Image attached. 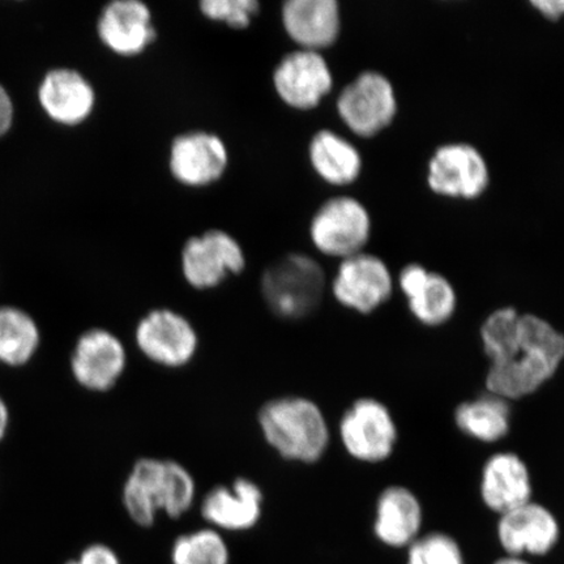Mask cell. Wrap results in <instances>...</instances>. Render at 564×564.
<instances>
[{"label": "cell", "mask_w": 564, "mask_h": 564, "mask_svg": "<svg viewBox=\"0 0 564 564\" xmlns=\"http://www.w3.org/2000/svg\"><path fill=\"white\" fill-rule=\"evenodd\" d=\"M229 153L220 137L189 131L173 140L169 167L176 181L188 187H204L221 180Z\"/></svg>", "instance_id": "cell-13"}, {"label": "cell", "mask_w": 564, "mask_h": 564, "mask_svg": "<svg viewBox=\"0 0 564 564\" xmlns=\"http://www.w3.org/2000/svg\"><path fill=\"white\" fill-rule=\"evenodd\" d=\"M40 343V329L31 315L17 307H0V364L23 366L30 362Z\"/></svg>", "instance_id": "cell-25"}, {"label": "cell", "mask_w": 564, "mask_h": 564, "mask_svg": "<svg viewBox=\"0 0 564 564\" xmlns=\"http://www.w3.org/2000/svg\"><path fill=\"white\" fill-rule=\"evenodd\" d=\"M12 102L9 95L2 86H0V137H3L10 130L12 123Z\"/></svg>", "instance_id": "cell-31"}, {"label": "cell", "mask_w": 564, "mask_h": 564, "mask_svg": "<svg viewBox=\"0 0 564 564\" xmlns=\"http://www.w3.org/2000/svg\"><path fill=\"white\" fill-rule=\"evenodd\" d=\"M455 420L465 434L482 442H497L509 433L510 406L506 399L489 393L458 406Z\"/></svg>", "instance_id": "cell-24"}, {"label": "cell", "mask_w": 564, "mask_h": 564, "mask_svg": "<svg viewBox=\"0 0 564 564\" xmlns=\"http://www.w3.org/2000/svg\"><path fill=\"white\" fill-rule=\"evenodd\" d=\"M422 524L419 499L411 490L393 486L378 500L376 534L383 544L393 547L412 545Z\"/></svg>", "instance_id": "cell-22"}, {"label": "cell", "mask_w": 564, "mask_h": 564, "mask_svg": "<svg viewBox=\"0 0 564 564\" xmlns=\"http://www.w3.org/2000/svg\"><path fill=\"white\" fill-rule=\"evenodd\" d=\"M42 108L55 122L74 126L89 117L94 110L95 90L74 69H54L40 88Z\"/></svg>", "instance_id": "cell-20"}, {"label": "cell", "mask_w": 564, "mask_h": 564, "mask_svg": "<svg viewBox=\"0 0 564 564\" xmlns=\"http://www.w3.org/2000/svg\"><path fill=\"white\" fill-rule=\"evenodd\" d=\"M66 564H122V562L115 550L108 545L94 544L84 550L79 558Z\"/></svg>", "instance_id": "cell-29"}, {"label": "cell", "mask_w": 564, "mask_h": 564, "mask_svg": "<svg viewBox=\"0 0 564 564\" xmlns=\"http://www.w3.org/2000/svg\"><path fill=\"white\" fill-rule=\"evenodd\" d=\"M135 341L143 356L167 369H180L193 361L199 336L192 322L171 308H156L141 317Z\"/></svg>", "instance_id": "cell-7"}, {"label": "cell", "mask_w": 564, "mask_h": 564, "mask_svg": "<svg viewBox=\"0 0 564 564\" xmlns=\"http://www.w3.org/2000/svg\"><path fill=\"white\" fill-rule=\"evenodd\" d=\"M97 30L104 44L123 56L144 53L156 40L150 7L140 0H116L106 6Z\"/></svg>", "instance_id": "cell-16"}, {"label": "cell", "mask_w": 564, "mask_h": 564, "mask_svg": "<svg viewBox=\"0 0 564 564\" xmlns=\"http://www.w3.org/2000/svg\"><path fill=\"white\" fill-rule=\"evenodd\" d=\"M264 494L252 479L239 477L203 498L202 517L210 528L225 532H247L262 519Z\"/></svg>", "instance_id": "cell-15"}, {"label": "cell", "mask_w": 564, "mask_h": 564, "mask_svg": "<svg viewBox=\"0 0 564 564\" xmlns=\"http://www.w3.org/2000/svg\"><path fill=\"white\" fill-rule=\"evenodd\" d=\"M408 564H464L457 542L444 533L415 540L409 549Z\"/></svg>", "instance_id": "cell-27"}, {"label": "cell", "mask_w": 564, "mask_h": 564, "mask_svg": "<svg viewBox=\"0 0 564 564\" xmlns=\"http://www.w3.org/2000/svg\"><path fill=\"white\" fill-rule=\"evenodd\" d=\"M326 276L314 259L289 253L273 262L263 273L262 294L273 314L297 321L319 307Z\"/></svg>", "instance_id": "cell-4"}, {"label": "cell", "mask_w": 564, "mask_h": 564, "mask_svg": "<svg viewBox=\"0 0 564 564\" xmlns=\"http://www.w3.org/2000/svg\"><path fill=\"white\" fill-rule=\"evenodd\" d=\"M481 334L491 359L486 384L490 393L503 399L538 391L564 358V336L552 324L535 315H520L511 307L492 313Z\"/></svg>", "instance_id": "cell-1"}, {"label": "cell", "mask_w": 564, "mask_h": 564, "mask_svg": "<svg viewBox=\"0 0 564 564\" xmlns=\"http://www.w3.org/2000/svg\"><path fill=\"white\" fill-rule=\"evenodd\" d=\"M10 412L9 406L4 403V400L0 398V441L4 438L7 429H9Z\"/></svg>", "instance_id": "cell-32"}, {"label": "cell", "mask_w": 564, "mask_h": 564, "mask_svg": "<svg viewBox=\"0 0 564 564\" xmlns=\"http://www.w3.org/2000/svg\"><path fill=\"white\" fill-rule=\"evenodd\" d=\"M340 436L345 449L357 460L378 463L392 454L398 432L383 404L361 399L344 414Z\"/></svg>", "instance_id": "cell-9"}, {"label": "cell", "mask_w": 564, "mask_h": 564, "mask_svg": "<svg viewBox=\"0 0 564 564\" xmlns=\"http://www.w3.org/2000/svg\"><path fill=\"white\" fill-rule=\"evenodd\" d=\"M127 368L124 345L104 328H94L77 338L70 370L76 382L94 392L116 387Z\"/></svg>", "instance_id": "cell-12"}, {"label": "cell", "mask_w": 564, "mask_h": 564, "mask_svg": "<svg viewBox=\"0 0 564 564\" xmlns=\"http://www.w3.org/2000/svg\"><path fill=\"white\" fill-rule=\"evenodd\" d=\"M281 17L289 37L305 51L319 52L334 45L340 34L336 0H289Z\"/></svg>", "instance_id": "cell-18"}, {"label": "cell", "mask_w": 564, "mask_h": 564, "mask_svg": "<svg viewBox=\"0 0 564 564\" xmlns=\"http://www.w3.org/2000/svg\"><path fill=\"white\" fill-rule=\"evenodd\" d=\"M196 484L182 464L166 458H140L127 477L122 499L137 525L150 528L160 512L180 519L195 503Z\"/></svg>", "instance_id": "cell-2"}, {"label": "cell", "mask_w": 564, "mask_h": 564, "mask_svg": "<svg viewBox=\"0 0 564 564\" xmlns=\"http://www.w3.org/2000/svg\"><path fill=\"white\" fill-rule=\"evenodd\" d=\"M308 159L317 175L334 186H347L357 181L362 169L361 154L347 139L322 130L310 141Z\"/></svg>", "instance_id": "cell-23"}, {"label": "cell", "mask_w": 564, "mask_h": 564, "mask_svg": "<svg viewBox=\"0 0 564 564\" xmlns=\"http://www.w3.org/2000/svg\"><path fill=\"white\" fill-rule=\"evenodd\" d=\"M333 291L343 306L369 314L391 297V273L383 260L359 252L343 259Z\"/></svg>", "instance_id": "cell-14"}, {"label": "cell", "mask_w": 564, "mask_h": 564, "mask_svg": "<svg viewBox=\"0 0 564 564\" xmlns=\"http://www.w3.org/2000/svg\"><path fill=\"white\" fill-rule=\"evenodd\" d=\"M337 111L356 135L376 137L397 116L398 101L392 84L386 76L373 70L362 73L338 96Z\"/></svg>", "instance_id": "cell-6"}, {"label": "cell", "mask_w": 564, "mask_h": 564, "mask_svg": "<svg viewBox=\"0 0 564 564\" xmlns=\"http://www.w3.org/2000/svg\"><path fill=\"white\" fill-rule=\"evenodd\" d=\"M498 538L510 556L544 555L558 542L560 527L545 507L528 502L502 514Z\"/></svg>", "instance_id": "cell-17"}, {"label": "cell", "mask_w": 564, "mask_h": 564, "mask_svg": "<svg viewBox=\"0 0 564 564\" xmlns=\"http://www.w3.org/2000/svg\"><path fill=\"white\" fill-rule=\"evenodd\" d=\"M400 288L414 316L427 326L446 323L455 312L456 294L449 281L419 264L404 268Z\"/></svg>", "instance_id": "cell-19"}, {"label": "cell", "mask_w": 564, "mask_h": 564, "mask_svg": "<svg viewBox=\"0 0 564 564\" xmlns=\"http://www.w3.org/2000/svg\"><path fill=\"white\" fill-rule=\"evenodd\" d=\"M370 231L368 209L350 196H337L324 203L310 225V237L316 249L324 256L343 259L362 252Z\"/></svg>", "instance_id": "cell-5"}, {"label": "cell", "mask_w": 564, "mask_h": 564, "mask_svg": "<svg viewBox=\"0 0 564 564\" xmlns=\"http://www.w3.org/2000/svg\"><path fill=\"white\" fill-rule=\"evenodd\" d=\"M489 180L482 154L469 144L443 145L430 160L427 182L435 194L475 199L488 188Z\"/></svg>", "instance_id": "cell-10"}, {"label": "cell", "mask_w": 564, "mask_h": 564, "mask_svg": "<svg viewBox=\"0 0 564 564\" xmlns=\"http://www.w3.org/2000/svg\"><path fill=\"white\" fill-rule=\"evenodd\" d=\"M494 564H531V563H528V562L519 558V556H507V558L499 560L498 562H496Z\"/></svg>", "instance_id": "cell-33"}, {"label": "cell", "mask_w": 564, "mask_h": 564, "mask_svg": "<svg viewBox=\"0 0 564 564\" xmlns=\"http://www.w3.org/2000/svg\"><path fill=\"white\" fill-rule=\"evenodd\" d=\"M258 422L265 442L286 460L314 464L326 454L329 429L313 400L273 399L260 409Z\"/></svg>", "instance_id": "cell-3"}, {"label": "cell", "mask_w": 564, "mask_h": 564, "mask_svg": "<svg viewBox=\"0 0 564 564\" xmlns=\"http://www.w3.org/2000/svg\"><path fill=\"white\" fill-rule=\"evenodd\" d=\"M204 17L220 21L235 30H245L258 15L257 0H203L199 4Z\"/></svg>", "instance_id": "cell-28"}, {"label": "cell", "mask_w": 564, "mask_h": 564, "mask_svg": "<svg viewBox=\"0 0 564 564\" xmlns=\"http://www.w3.org/2000/svg\"><path fill=\"white\" fill-rule=\"evenodd\" d=\"M246 257L241 245L229 232L210 229L188 238L182 250V273L197 291L221 285L230 274L242 273Z\"/></svg>", "instance_id": "cell-8"}, {"label": "cell", "mask_w": 564, "mask_h": 564, "mask_svg": "<svg viewBox=\"0 0 564 564\" xmlns=\"http://www.w3.org/2000/svg\"><path fill=\"white\" fill-rule=\"evenodd\" d=\"M481 492L489 509L506 513L531 502V477L523 460L513 454H498L485 465Z\"/></svg>", "instance_id": "cell-21"}, {"label": "cell", "mask_w": 564, "mask_h": 564, "mask_svg": "<svg viewBox=\"0 0 564 564\" xmlns=\"http://www.w3.org/2000/svg\"><path fill=\"white\" fill-rule=\"evenodd\" d=\"M333 73L324 56L305 48L285 55L273 73L279 97L297 110L316 108L333 89Z\"/></svg>", "instance_id": "cell-11"}, {"label": "cell", "mask_w": 564, "mask_h": 564, "mask_svg": "<svg viewBox=\"0 0 564 564\" xmlns=\"http://www.w3.org/2000/svg\"><path fill=\"white\" fill-rule=\"evenodd\" d=\"M171 560L173 564H230V550L221 532L208 527L180 535Z\"/></svg>", "instance_id": "cell-26"}, {"label": "cell", "mask_w": 564, "mask_h": 564, "mask_svg": "<svg viewBox=\"0 0 564 564\" xmlns=\"http://www.w3.org/2000/svg\"><path fill=\"white\" fill-rule=\"evenodd\" d=\"M532 6L542 17L549 20H558L564 17V0H538Z\"/></svg>", "instance_id": "cell-30"}]
</instances>
